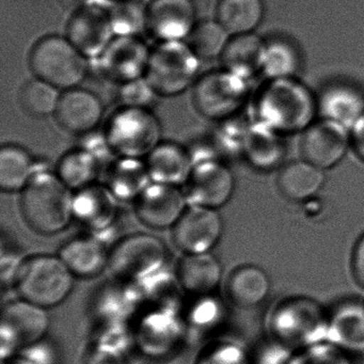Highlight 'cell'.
Segmentation results:
<instances>
[{"label":"cell","mask_w":364,"mask_h":364,"mask_svg":"<svg viewBox=\"0 0 364 364\" xmlns=\"http://www.w3.org/2000/svg\"><path fill=\"white\" fill-rule=\"evenodd\" d=\"M351 272L358 284L364 289V234L353 247L351 255Z\"/></svg>","instance_id":"836d02e7"},{"label":"cell","mask_w":364,"mask_h":364,"mask_svg":"<svg viewBox=\"0 0 364 364\" xmlns=\"http://www.w3.org/2000/svg\"><path fill=\"white\" fill-rule=\"evenodd\" d=\"M261 112L276 129L295 131L310 119L311 101L306 91L284 80L264 92Z\"/></svg>","instance_id":"8fae6325"},{"label":"cell","mask_w":364,"mask_h":364,"mask_svg":"<svg viewBox=\"0 0 364 364\" xmlns=\"http://www.w3.org/2000/svg\"><path fill=\"white\" fill-rule=\"evenodd\" d=\"M350 139L355 152L364 159V114H362L355 122Z\"/></svg>","instance_id":"e575fe53"},{"label":"cell","mask_w":364,"mask_h":364,"mask_svg":"<svg viewBox=\"0 0 364 364\" xmlns=\"http://www.w3.org/2000/svg\"><path fill=\"white\" fill-rule=\"evenodd\" d=\"M178 281L189 293L208 295L220 283L223 267L210 252L186 255L178 264Z\"/></svg>","instance_id":"44dd1931"},{"label":"cell","mask_w":364,"mask_h":364,"mask_svg":"<svg viewBox=\"0 0 364 364\" xmlns=\"http://www.w3.org/2000/svg\"><path fill=\"white\" fill-rule=\"evenodd\" d=\"M325 176L323 170L308 161L289 164L281 170L278 187L281 193L291 201H304L318 193Z\"/></svg>","instance_id":"484cf974"},{"label":"cell","mask_w":364,"mask_h":364,"mask_svg":"<svg viewBox=\"0 0 364 364\" xmlns=\"http://www.w3.org/2000/svg\"><path fill=\"white\" fill-rule=\"evenodd\" d=\"M59 257L80 278H92L108 266L109 253L104 245L91 236H80L68 242L60 249Z\"/></svg>","instance_id":"ffe728a7"},{"label":"cell","mask_w":364,"mask_h":364,"mask_svg":"<svg viewBox=\"0 0 364 364\" xmlns=\"http://www.w3.org/2000/svg\"><path fill=\"white\" fill-rule=\"evenodd\" d=\"M74 278L60 257L36 255L22 262L14 283L22 299L48 309L67 299Z\"/></svg>","instance_id":"7a4b0ae2"},{"label":"cell","mask_w":364,"mask_h":364,"mask_svg":"<svg viewBox=\"0 0 364 364\" xmlns=\"http://www.w3.org/2000/svg\"><path fill=\"white\" fill-rule=\"evenodd\" d=\"M101 167V163L93 155L80 148L61 157L56 174L71 191H80L95 184Z\"/></svg>","instance_id":"f1b7e54d"},{"label":"cell","mask_w":364,"mask_h":364,"mask_svg":"<svg viewBox=\"0 0 364 364\" xmlns=\"http://www.w3.org/2000/svg\"><path fill=\"white\" fill-rule=\"evenodd\" d=\"M156 97L159 95L144 77L121 85L119 92L123 107L149 108Z\"/></svg>","instance_id":"d6a6232c"},{"label":"cell","mask_w":364,"mask_h":364,"mask_svg":"<svg viewBox=\"0 0 364 364\" xmlns=\"http://www.w3.org/2000/svg\"><path fill=\"white\" fill-rule=\"evenodd\" d=\"M117 201L118 199L106 185H90L74 195V217L91 227H106L116 217Z\"/></svg>","instance_id":"7402d4cb"},{"label":"cell","mask_w":364,"mask_h":364,"mask_svg":"<svg viewBox=\"0 0 364 364\" xmlns=\"http://www.w3.org/2000/svg\"><path fill=\"white\" fill-rule=\"evenodd\" d=\"M263 16L262 0H219L217 5V21L231 36L252 33Z\"/></svg>","instance_id":"83f0119b"},{"label":"cell","mask_w":364,"mask_h":364,"mask_svg":"<svg viewBox=\"0 0 364 364\" xmlns=\"http://www.w3.org/2000/svg\"><path fill=\"white\" fill-rule=\"evenodd\" d=\"M69 39L59 36L42 38L29 54V67L37 78L58 89L76 88L88 73V63Z\"/></svg>","instance_id":"3957f363"},{"label":"cell","mask_w":364,"mask_h":364,"mask_svg":"<svg viewBox=\"0 0 364 364\" xmlns=\"http://www.w3.org/2000/svg\"><path fill=\"white\" fill-rule=\"evenodd\" d=\"M230 36L218 21L204 20L196 24L186 43L200 59H213L223 55Z\"/></svg>","instance_id":"f546056e"},{"label":"cell","mask_w":364,"mask_h":364,"mask_svg":"<svg viewBox=\"0 0 364 364\" xmlns=\"http://www.w3.org/2000/svg\"></svg>","instance_id":"8d00e7d4"},{"label":"cell","mask_w":364,"mask_h":364,"mask_svg":"<svg viewBox=\"0 0 364 364\" xmlns=\"http://www.w3.org/2000/svg\"><path fill=\"white\" fill-rule=\"evenodd\" d=\"M186 196L178 186L152 183L136 200V214L154 229L173 227L186 210Z\"/></svg>","instance_id":"4fadbf2b"},{"label":"cell","mask_w":364,"mask_h":364,"mask_svg":"<svg viewBox=\"0 0 364 364\" xmlns=\"http://www.w3.org/2000/svg\"><path fill=\"white\" fill-rule=\"evenodd\" d=\"M321 318L316 306L309 300H289L277 311L272 326L280 340L306 342L321 328Z\"/></svg>","instance_id":"d6986e66"},{"label":"cell","mask_w":364,"mask_h":364,"mask_svg":"<svg viewBox=\"0 0 364 364\" xmlns=\"http://www.w3.org/2000/svg\"><path fill=\"white\" fill-rule=\"evenodd\" d=\"M41 169L22 146L7 144L0 150V187L4 191H23Z\"/></svg>","instance_id":"4316f807"},{"label":"cell","mask_w":364,"mask_h":364,"mask_svg":"<svg viewBox=\"0 0 364 364\" xmlns=\"http://www.w3.org/2000/svg\"><path fill=\"white\" fill-rule=\"evenodd\" d=\"M245 80L227 70L208 72L195 82L193 101L200 114L210 120L233 116L246 101Z\"/></svg>","instance_id":"8992f818"},{"label":"cell","mask_w":364,"mask_h":364,"mask_svg":"<svg viewBox=\"0 0 364 364\" xmlns=\"http://www.w3.org/2000/svg\"><path fill=\"white\" fill-rule=\"evenodd\" d=\"M227 291L235 306L240 308L259 306L269 294V277L257 266H240L230 276Z\"/></svg>","instance_id":"cb8c5ba5"},{"label":"cell","mask_w":364,"mask_h":364,"mask_svg":"<svg viewBox=\"0 0 364 364\" xmlns=\"http://www.w3.org/2000/svg\"><path fill=\"white\" fill-rule=\"evenodd\" d=\"M234 188L235 180L231 170L216 159L208 157L193 161L184 193L189 205L217 210L229 202Z\"/></svg>","instance_id":"ba28073f"},{"label":"cell","mask_w":364,"mask_h":364,"mask_svg":"<svg viewBox=\"0 0 364 364\" xmlns=\"http://www.w3.org/2000/svg\"><path fill=\"white\" fill-rule=\"evenodd\" d=\"M108 14L116 36L138 37L148 29V5L142 0H114Z\"/></svg>","instance_id":"4dcf8cb0"},{"label":"cell","mask_w":364,"mask_h":364,"mask_svg":"<svg viewBox=\"0 0 364 364\" xmlns=\"http://www.w3.org/2000/svg\"><path fill=\"white\" fill-rule=\"evenodd\" d=\"M46 309L23 299L11 302L3 311V333L8 334L10 346L33 344L48 331Z\"/></svg>","instance_id":"e0dca14e"},{"label":"cell","mask_w":364,"mask_h":364,"mask_svg":"<svg viewBox=\"0 0 364 364\" xmlns=\"http://www.w3.org/2000/svg\"><path fill=\"white\" fill-rule=\"evenodd\" d=\"M144 161L153 183L172 186L185 185L193 168L191 151L174 142L161 141Z\"/></svg>","instance_id":"ac0fdd59"},{"label":"cell","mask_w":364,"mask_h":364,"mask_svg":"<svg viewBox=\"0 0 364 364\" xmlns=\"http://www.w3.org/2000/svg\"><path fill=\"white\" fill-rule=\"evenodd\" d=\"M106 138L119 157L144 159L161 142V125L150 108L123 107L112 114Z\"/></svg>","instance_id":"5b68a950"},{"label":"cell","mask_w":364,"mask_h":364,"mask_svg":"<svg viewBox=\"0 0 364 364\" xmlns=\"http://www.w3.org/2000/svg\"><path fill=\"white\" fill-rule=\"evenodd\" d=\"M167 259L165 245L150 234H134L118 242L109 253V266L118 278L139 280L161 269Z\"/></svg>","instance_id":"52a82bcc"},{"label":"cell","mask_w":364,"mask_h":364,"mask_svg":"<svg viewBox=\"0 0 364 364\" xmlns=\"http://www.w3.org/2000/svg\"><path fill=\"white\" fill-rule=\"evenodd\" d=\"M65 10L75 12L87 6L93 5L92 0H59Z\"/></svg>","instance_id":"d590c367"},{"label":"cell","mask_w":364,"mask_h":364,"mask_svg":"<svg viewBox=\"0 0 364 364\" xmlns=\"http://www.w3.org/2000/svg\"><path fill=\"white\" fill-rule=\"evenodd\" d=\"M74 195L57 174L42 168L21 195V212L25 223L40 234L63 231L74 217Z\"/></svg>","instance_id":"6da1fadb"},{"label":"cell","mask_w":364,"mask_h":364,"mask_svg":"<svg viewBox=\"0 0 364 364\" xmlns=\"http://www.w3.org/2000/svg\"><path fill=\"white\" fill-rule=\"evenodd\" d=\"M199 69L200 58L186 42H161L151 50L144 78L159 97H176L197 82Z\"/></svg>","instance_id":"277c9868"},{"label":"cell","mask_w":364,"mask_h":364,"mask_svg":"<svg viewBox=\"0 0 364 364\" xmlns=\"http://www.w3.org/2000/svg\"><path fill=\"white\" fill-rule=\"evenodd\" d=\"M58 90L53 85L36 78L23 87L20 95L21 105L33 116L55 114L61 97Z\"/></svg>","instance_id":"1f68e13d"},{"label":"cell","mask_w":364,"mask_h":364,"mask_svg":"<svg viewBox=\"0 0 364 364\" xmlns=\"http://www.w3.org/2000/svg\"><path fill=\"white\" fill-rule=\"evenodd\" d=\"M265 46L251 33L233 36L221 55L223 68L227 71L246 78L263 68Z\"/></svg>","instance_id":"d4e9b609"},{"label":"cell","mask_w":364,"mask_h":364,"mask_svg":"<svg viewBox=\"0 0 364 364\" xmlns=\"http://www.w3.org/2000/svg\"><path fill=\"white\" fill-rule=\"evenodd\" d=\"M193 0H152L148 5V31L161 42L187 39L197 24Z\"/></svg>","instance_id":"9a60e30c"},{"label":"cell","mask_w":364,"mask_h":364,"mask_svg":"<svg viewBox=\"0 0 364 364\" xmlns=\"http://www.w3.org/2000/svg\"><path fill=\"white\" fill-rule=\"evenodd\" d=\"M150 182L146 161L139 159L119 157L112 161L106 176V186L122 201H136Z\"/></svg>","instance_id":"603a6c76"},{"label":"cell","mask_w":364,"mask_h":364,"mask_svg":"<svg viewBox=\"0 0 364 364\" xmlns=\"http://www.w3.org/2000/svg\"><path fill=\"white\" fill-rule=\"evenodd\" d=\"M151 50L138 37L116 36L99 57L100 69L108 80L123 85L146 75Z\"/></svg>","instance_id":"30bf717a"},{"label":"cell","mask_w":364,"mask_h":364,"mask_svg":"<svg viewBox=\"0 0 364 364\" xmlns=\"http://www.w3.org/2000/svg\"><path fill=\"white\" fill-rule=\"evenodd\" d=\"M69 41L86 57H100L114 38L109 14L90 5L73 12L67 28Z\"/></svg>","instance_id":"7c38bea8"},{"label":"cell","mask_w":364,"mask_h":364,"mask_svg":"<svg viewBox=\"0 0 364 364\" xmlns=\"http://www.w3.org/2000/svg\"><path fill=\"white\" fill-rule=\"evenodd\" d=\"M223 232V219L217 210L189 205L173 225V242L186 255L210 252Z\"/></svg>","instance_id":"9c48e42d"},{"label":"cell","mask_w":364,"mask_h":364,"mask_svg":"<svg viewBox=\"0 0 364 364\" xmlns=\"http://www.w3.org/2000/svg\"><path fill=\"white\" fill-rule=\"evenodd\" d=\"M103 112L102 102L95 93L73 88L61 95L55 117L65 131L86 135L97 129Z\"/></svg>","instance_id":"2e32d148"},{"label":"cell","mask_w":364,"mask_h":364,"mask_svg":"<svg viewBox=\"0 0 364 364\" xmlns=\"http://www.w3.org/2000/svg\"><path fill=\"white\" fill-rule=\"evenodd\" d=\"M348 135L341 123L323 121L311 125L301 140L304 159L319 169H329L342 161L349 144Z\"/></svg>","instance_id":"5bb4252c"}]
</instances>
